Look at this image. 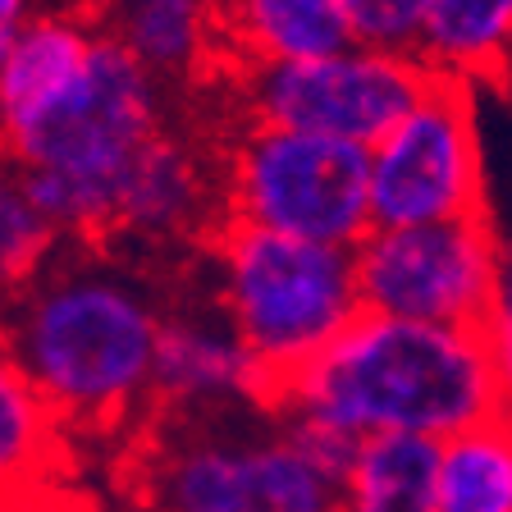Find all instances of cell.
Segmentation results:
<instances>
[{"label": "cell", "mask_w": 512, "mask_h": 512, "mask_svg": "<svg viewBox=\"0 0 512 512\" xmlns=\"http://www.w3.org/2000/svg\"><path fill=\"white\" fill-rule=\"evenodd\" d=\"M334 512H435V444L380 435L352 448Z\"/></svg>", "instance_id": "15"}, {"label": "cell", "mask_w": 512, "mask_h": 512, "mask_svg": "<svg viewBox=\"0 0 512 512\" xmlns=\"http://www.w3.org/2000/svg\"><path fill=\"white\" fill-rule=\"evenodd\" d=\"M352 42L380 51H412L421 0H339Z\"/></svg>", "instance_id": "18"}, {"label": "cell", "mask_w": 512, "mask_h": 512, "mask_svg": "<svg viewBox=\"0 0 512 512\" xmlns=\"http://www.w3.org/2000/svg\"><path fill=\"white\" fill-rule=\"evenodd\" d=\"M435 512H512L508 416L435 444Z\"/></svg>", "instance_id": "17"}, {"label": "cell", "mask_w": 512, "mask_h": 512, "mask_svg": "<svg viewBox=\"0 0 512 512\" xmlns=\"http://www.w3.org/2000/svg\"><path fill=\"white\" fill-rule=\"evenodd\" d=\"M220 37L229 74L316 60L352 46L339 0H220Z\"/></svg>", "instance_id": "13"}, {"label": "cell", "mask_w": 512, "mask_h": 512, "mask_svg": "<svg viewBox=\"0 0 512 512\" xmlns=\"http://www.w3.org/2000/svg\"><path fill=\"white\" fill-rule=\"evenodd\" d=\"M87 10L96 28L174 101L229 78L220 0H87Z\"/></svg>", "instance_id": "12"}, {"label": "cell", "mask_w": 512, "mask_h": 512, "mask_svg": "<svg viewBox=\"0 0 512 512\" xmlns=\"http://www.w3.org/2000/svg\"><path fill=\"white\" fill-rule=\"evenodd\" d=\"M362 311L416 325L508 330L503 247L490 211L467 220L371 229L352 247Z\"/></svg>", "instance_id": "7"}, {"label": "cell", "mask_w": 512, "mask_h": 512, "mask_svg": "<svg viewBox=\"0 0 512 512\" xmlns=\"http://www.w3.org/2000/svg\"><path fill=\"white\" fill-rule=\"evenodd\" d=\"M14 288H19V279H14V270L5 266V256H0V307L10 302V293H14Z\"/></svg>", "instance_id": "20"}, {"label": "cell", "mask_w": 512, "mask_h": 512, "mask_svg": "<svg viewBox=\"0 0 512 512\" xmlns=\"http://www.w3.org/2000/svg\"><path fill=\"white\" fill-rule=\"evenodd\" d=\"M64 430L0 343V508L42 490L64 458Z\"/></svg>", "instance_id": "16"}, {"label": "cell", "mask_w": 512, "mask_h": 512, "mask_svg": "<svg viewBox=\"0 0 512 512\" xmlns=\"http://www.w3.org/2000/svg\"><path fill=\"white\" fill-rule=\"evenodd\" d=\"M170 298L101 243H64L0 307V343L64 435H115L151 412Z\"/></svg>", "instance_id": "2"}, {"label": "cell", "mask_w": 512, "mask_h": 512, "mask_svg": "<svg viewBox=\"0 0 512 512\" xmlns=\"http://www.w3.org/2000/svg\"><path fill=\"white\" fill-rule=\"evenodd\" d=\"M512 46V0H421L412 55L435 78L499 83Z\"/></svg>", "instance_id": "14"}, {"label": "cell", "mask_w": 512, "mask_h": 512, "mask_svg": "<svg viewBox=\"0 0 512 512\" xmlns=\"http://www.w3.org/2000/svg\"><path fill=\"white\" fill-rule=\"evenodd\" d=\"M220 224L215 197V147H206L179 115L160 128L156 138L133 160L110 220V243L133 247H183L206 243Z\"/></svg>", "instance_id": "10"}, {"label": "cell", "mask_w": 512, "mask_h": 512, "mask_svg": "<svg viewBox=\"0 0 512 512\" xmlns=\"http://www.w3.org/2000/svg\"><path fill=\"white\" fill-rule=\"evenodd\" d=\"M270 412L348 444L380 435L439 444L508 416V330L357 311L330 348L270 394Z\"/></svg>", "instance_id": "3"}, {"label": "cell", "mask_w": 512, "mask_h": 512, "mask_svg": "<svg viewBox=\"0 0 512 512\" xmlns=\"http://www.w3.org/2000/svg\"><path fill=\"white\" fill-rule=\"evenodd\" d=\"M170 421L142 467L147 512H334L339 476L266 407Z\"/></svg>", "instance_id": "5"}, {"label": "cell", "mask_w": 512, "mask_h": 512, "mask_svg": "<svg viewBox=\"0 0 512 512\" xmlns=\"http://www.w3.org/2000/svg\"><path fill=\"white\" fill-rule=\"evenodd\" d=\"M220 224H247L325 247H357L371 234L366 151L234 115L215 147Z\"/></svg>", "instance_id": "6"}, {"label": "cell", "mask_w": 512, "mask_h": 512, "mask_svg": "<svg viewBox=\"0 0 512 512\" xmlns=\"http://www.w3.org/2000/svg\"><path fill=\"white\" fill-rule=\"evenodd\" d=\"M156 407L165 416H215L243 407L270 412V380L211 307V298L165 307L151 371V412Z\"/></svg>", "instance_id": "11"}, {"label": "cell", "mask_w": 512, "mask_h": 512, "mask_svg": "<svg viewBox=\"0 0 512 512\" xmlns=\"http://www.w3.org/2000/svg\"><path fill=\"white\" fill-rule=\"evenodd\" d=\"M51 0H0V55L10 51V42L28 28L32 14H42Z\"/></svg>", "instance_id": "19"}, {"label": "cell", "mask_w": 512, "mask_h": 512, "mask_svg": "<svg viewBox=\"0 0 512 512\" xmlns=\"http://www.w3.org/2000/svg\"><path fill=\"white\" fill-rule=\"evenodd\" d=\"M174 106L96 28L87 0H51L0 55V165L64 243L106 247L119 188Z\"/></svg>", "instance_id": "1"}, {"label": "cell", "mask_w": 512, "mask_h": 512, "mask_svg": "<svg viewBox=\"0 0 512 512\" xmlns=\"http://www.w3.org/2000/svg\"><path fill=\"white\" fill-rule=\"evenodd\" d=\"M371 229L485 215V147L476 87L430 78L426 96L366 151Z\"/></svg>", "instance_id": "9"}, {"label": "cell", "mask_w": 512, "mask_h": 512, "mask_svg": "<svg viewBox=\"0 0 512 512\" xmlns=\"http://www.w3.org/2000/svg\"><path fill=\"white\" fill-rule=\"evenodd\" d=\"M430 78L412 51L352 42L316 60L234 69L224 87L234 92L238 119L371 151L426 96Z\"/></svg>", "instance_id": "8"}, {"label": "cell", "mask_w": 512, "mask_h": 512, "mask_svg": "<svg viewBox=\"0 0 512 512\" xmlns=\"http://www.w3.org/2000/svg\"><path fill=\"white\" fill-rule=\"evenodd\" d=\"M211 307L238 334L275 394L284 380L325 352L357 302L348 247L284 238L247 224H215L206 234Z\"/></svg>", "instance_id": "4"}]
</instances>
